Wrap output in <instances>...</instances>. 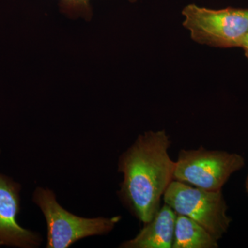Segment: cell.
<instances>
[{
	"mask_svg": "<svg viewBox=\"0 0 248 248\" xmlns=\"http://www.w3.org/2000/svg\"><path fill=\"white\" fill-rule=\"evenodd\" d=\"M22 186L0 173V246L35 248L42 243V236L22 228L17 221L21 210Z\"/></svg>",
	"mask_w": 248,
	"mask_h": 248,
	"instance_id": "8992f818",
	"label": "cell"
},
{
	"mask_svg": "<svg viewBox=\"0 0 248 248\" xmlns=\"http://www.w3.org/2000/svg\"><path fill=\"white\" fill-rule=\"evenodd\" d=\"M176 218L177 213L165 203L134 239L125 241L120 248H172Z\"/></svg>",
	"mask_w": 248,
	"mask_h": 248,
	"instance_id": "52a82bcc",
	"label": "cell"
},
{
	"mask_svg": "<svg viewBox=\"0 0 248 248\" xmlns=\"http://www.w3.org/2000/svg\"><path fill=\"white\" fill-rule=\"evenodd\" d=\"M170 141L165 130L140 135L119 160L124 181L117 192L124 205L142 223L153 219L170 184L175 162L170 157Z\"/></svg>",
	"mask_w": 248,
	"mask_h": 248,
	"instance_id": "6da1fadb",
	"label": "cell"
},
{
	"mask_svg": "<svg viewBox=\"0 0 248 248\" xmlns=\"http://www.w3.org/2000/svg\"><path fill=\"white\" fill-rule=\"evenodd\" d=\"M0 153H1V150H0Z\"/></svg>",
	"mask_w": 248,
	"mask_h": 248,
	"instance_id": "7c38bea8",
	"label": "cell"
},
{
	"mask_svg": "<svg viewBox=\"0 0 248 248\" xmlns=\"http://www.w3.org/2000/svg\"><path fill=\"white\" fill-rule=\"evenodd\" d=\"M164 200L176 213L200 223L218 241L231 225L221 190H203L174 179L165 192Z\"/></svg>",
	"mask_w": 248,
	"mask_h": 248,
	"instance_id": "277c9868",
	"label": "cell"
},
{
	"mask_svg": "<svg viewBox=\"0 0 248 248\" xmlns=\"http://www.w3.org/2000/svg\"><path fill=\"white\" fill-rule=\"evenodd\" d=\"M182 14L186 18L183 25L190 31L192 40L202 45L240 47L248 33V9L213 10L190 4Z\"/></svg>",
	"mask_w": 248,
	"mask_h": 248,
	"instance_id": "3957f363",
	"label": "cell"
},
{
	"mask_svg": "<svg viewBox=\"0 0 248 248\" xmlns=\"http://www.w3.org/2000/svg\"><path fill=\"white\" fill-rule=\"evenodd\" d=\"M60 11L72 18L84 17L89 20L92 17V8L90 0H60Z\"/></svg>",
	"mask_w": 248,
	"mask_h": 248,
	"instance_id": "9c48e42d",
	"label": "cell"
},
{
	"mask_svg": "<svg viewBox=\"0 0 248 248\" xmlns=\"http://www.w3.org/2000/svg\"><path fill=\"white\" fill-rule=\"evenodd\" d=\"M240 47L244 49L245 55H246V58L248 60V33L244 37Z\"/></svg>",
	"mask_w": 248,
	"mask_h": 248,
	"instance_id": "30bf717a",
	"label": "cell"
},
{
	"mask_svg": "<svg viewBox=\"0 0 248 248\" xmlns=\"http://www.w3.org/2000/svg\"><path fill=\"white\" fill-rule=\"evenodd\" d=\"M245 166L241 155L226 151L182 150L175 162L174 180L210 191L221 190L232 174Z\"/></svg>",
	"mask_w": 248,
	"mask_h": 248,
	"instance_id": "5b68a950",
	"label": "cell"
},
{
	"mask_svg": "<svg viewBox=\"0 0 248 248\" xmlns=\"http://www.w3.org/2000/svg\"><path fill=\"white\" fill-rule=\"evenodd\" d=\"M246 192H247V193H248V174L247 178H246Z\"/></svg>",
	"mask_w": 248,
	"mask_h": 248,
	"instance_id": "8fae6325",
	"label": "cell"
},
{
	"mask_svg": "<svg viewBox=\"0 0 248 248\" xmlns=\"http://www.w3.org/2000/svg\"><path fill=\"white\" fill-rule=\"evenodd\" d=\"M218 240L192 218L177 214L172 248H217Z\"/></svg>",
	"mask_w": 248,
	"mask_h": 248,
	"instance_id": "ba28073f",
	"label": "cell"
},
{
	"mask_svg": "<svg viewBox=\"0 0 248 248\" xmlns=\"http://www.w3.org/2000/svg\"><path fill=\"white\" fill-rule=\"evenodd\" d=\"M32 202L40 208L47 226V248H68L77 241L93 236L108 234L122 217L85 218L65 210L53 191L38 187Z\"/></svg>",
	"mask_w": 248,
	"mask_h": 248,
	"instance_id": "7a4b0ae2",
	"label": "cell"
}]
</instances>
